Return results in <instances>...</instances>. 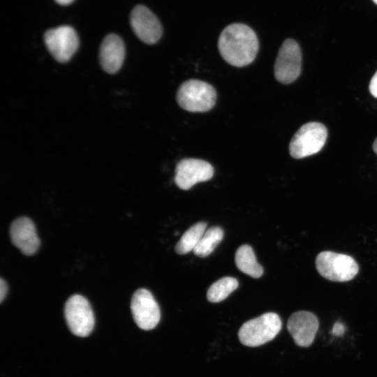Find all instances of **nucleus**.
Masks as SVG:
<instances>
[{
	"label": "nucleus",
	"mask_w": 377,
	"mask_h": 377,
	"mask_svg": "<svg viewBox=\"0 0 377 377\" xmlns=\"http://www.w3.org/2000/svg\"><path fill=\"white\" fill-rule=\"evenodd\" d=\"M218 48L227 63L236 67H243L255 59L259 42L251 27L242 23H233L228 25L221 33Z\"/></svg>",
	"instance_id": "f257e3e1"
},
{
	"label": "nucleus",
	"mask_w": 377,
	"mask_h": 377,
	"mask_svg": "<svg viewBox=\"0 0 377 377\" xmlns=\"http://www.w3.org/2000/svg\"><path fill=\"white\" fill-rule=\"evenodd\" d=\"M216 92L209 83L191 79L183 82L177 93L178 105L192 112H204L215 105Z\"/></svg>",
	"instance_id": "f03ea898"
},
{
	"label": "nucleus",
	"mask_w": 377,
	"mask_h": 377,
	"mask_svg": "<svg viewBox=\"0 0 377 377\" xmlns=\"http://www.w3.org/2000/svg\"><path fill=\"white\" fill-rule=\"evenodd\" d=\"M281 326V320L276 313H265L244 323L239 330V339L246 346H259L272 340Z\"/></svg>",
	"instance_id": "7ed1b4c3"
},
{
	"label": "nucleus",
	"mask_w": 377,
	"mask_h": 377,
	"mask_svg": "<svg viewBox=\"0 0 377 377\" xmlns=\"http://www.w3.org/2000/svg\"><path fill=\"white\" fill-rule=\"evenodd\" d=\"M316 267L323 278L338 282L353 279L359 270L357 263L351 256L329 251L318 254Z\"/></svg>",
	"instance_id": "20e7f679"
},
{
	"label": "nucleus",
	"mask_w": 377,
	"mask_h": 377,
	"mask_svg": "<svg viewBox=\"0 0 377 377\" xmlns=\"http://www.w3.org/2000/svg\"><path fill=\"white\" fill-rule=\"evenodd\" d=\"M327 137L326 127L319 122L302 125L295 133L289 144V152L294 158H302L320 151Z\"/></svg>",
	"instance_id": "39448f33"
},
{
	"label": "nucleus",
	"mask_w": 377,
	"mask_h": 377,
	"mask_svg": "<svg viewBox=\"0 0 377 377\" xmlns=\"http://www.w3.org/2000/svg\"><path fill=\"white\" fill-rule=\"evenodd\" d=\"M64 316L71 332L80 337L89 335L94 326V315L89 301L80 295H73L66 301Z\"/></svg>",
	"instance_id": "423d86ee"
},
{
	"label": "nucleus",
	"mask_w": 377,
	"mask_h": 377,
	"mask_svg": "<svg viewBox=\"0 0 377 377\" xmlns=\"http://www.w3.org/2000/svg\"><path fill=\"white\" fill-rule=\"evenodd\" d=\"M302 69V52L299 44L293 39L285 40L279 50L274 66L275 78L288 84L297 79Z\"/></svg>",
	"instance_id": "0eeeda50"
},
{
	"label": "nucleus",
	"mask_w": 377,
	"mask_h": 377,
	"mask_svg": "<svg viewBox=\"0 0 377 377\" xmlns=\"http://www.w3.org/2000/svg\"><path fill=\"white\" fill-rule=\"evenodd\" d=\"M44 41L50 54L60 63L68 61L79 46V39L75 29L67 25L47 30Z\"/></svg>",
	"instance_id": "6e6552de"
},
{
	"label": "nucleus",
	"mask_w": 377,
	"mask_h": 377,
	"mask_svg": "<svg viewBox=\"0 0 377 377\" xmlns=\"http://www.w3.org/2000/svg\"><path fill=\"white\" fill-rule=\"evenodd\" d=\"M131 309L134 321L142 330H152L160 320L159 306L151 293L145 288H140L133 293Z\"/></svg>",
	"instance_id": "1a4fd4ad"
},
{
	"label": "nucleus",
	"mask_w": 377,
	"mask_h": 377,
	"mask_svg": "<svg viewBox=\"0 0 377 377\" xmlns=\"http://www.w3.org/2000/svg\"><path fill=\"white\" fill-rule=\"evenodd\" d=\"M214 175L212 165L198 158H184L176 166L175 182L183 190L191 188L194 184L209 180Z\"/></svg>",
	"instance_id": "9d476101"
},
{
	"label": "nucleus",
	"mask_w": 377,
	"mask_h": 377,
	"mask_svg": "<svg viewBox=\"0 0 377 377\" xmlns=\"http://www.w3.org/2000/svg\"><path fill=\"white\" fill-rule=\"evenodd\" d=\"M130 22L135 34L145 43L154 44L161 37L163 29L159 20L145 6L138 5L133 9Z\"/></svg>",
	"instance_id": "9b49d317"
},
{
	"label": "nucleus",
	"mask_w": 377,
	"mask_h": 377,
	"mask_svg": "<svg viewBox=\"0 0 377 377\" xmlns=\"http://www.w3.org/2000/svg\"><path fill=\"white\" fill-rule=\"evenodd\" d=\"M318 320L311 312L297 311L288 320L287 329L295 343L301 347H309L313 343L318 330Z\"/></svg>",
	"instance_id": "f8f14e48"
},
{
	"label": "nucleus",
	"mask_w": 377,
	"mask_h": 377,
	"mask_svg": "<svg viewBox=\"0 0 377 377\" xmlns=\"http://www.w3.org/2000/svg\"><path fill=\"white\" fill-rule=\"evenodd\" d=\"M10 240L26 256H32L40 246V239L33 221L28 217L15 219L10 228Z\"/></svg>",
	"instance_id": "ddd939ff"
},
{
	"label": "nucleus",
	"mask_w": 377,
	"mask_h": 377,
	"mask_svg": "<svg viewBox=\"0 0 377 377\" xmlns=\"http://www.w3.org/2000/svg\"><path fill=\"white\" fill-rule=\"evenodd\" d=\"M125 57V46L122 39L116 34L107 35L102 41L99 60L103 69L110 74L117 73L122 66Z\"/></svg>",
	"instance_id": "4468645a"
},
{
	"label": "nucleus",
	"mask_w": 377,
	"mask_h": 377,
	"mask_svg": "<svg viewBox=\"0 0 377 377\" xmlns=\"http://www.w3.org/2000/svg\"><path fill=\"white\" fill-rule=\"evenodd\" d=\"M235 263L237 268L253 278H260L263 269L258 263L253 249L246 244L239 246L235 253Z\"/></svg>",
	"instance_id": "2eb2a0df"
},
{
	"label": "nucleus",
	"mask_w": 377,
	"mask_h": 377,
	"mask_svg": "<svg viewBox=\"0 0 377 377\" xmlns=\"http://www.w3.org/2000/svg\"><path fill=\"white\" fill-rule=\"evenodd\" d=\"M206 228L207 223L202 221L191 226L177 243L175 252L184 255L193 251L205 232Z\"/></svg>",
	"instance_id": "dca6fc26"
},
{
	"label": "nucleus",
	"mask_w": 377,
	"mask_h": 377,
	"mask_svg": "<svg viewBox=\"0 0 377 377\" xmlns=\"http://www.w3.org/2000/svg\"><path fill=\"white\" fill-rule=\"evenodd\" d=\"M223 237V231L219 226L209 228L193 249L195 255L205 258L211 254Z\"/></svg>",
	"instance_id": "f3484780"
},
{
	"label": "nucleus",
	"mask_w": 377,
	"mask_h": 377,
	"mask_svg": "<svg viewBox=\"0 0 377 377\" xmlns=\"http://www.w3.org/2000/svg\"><path fill=\"white\" fill-rule=\"evenodd\" d=\"M238 287L235 278L226 276L214 282L208 289L207 298L211 302H219L225 300Z\"/></svg>",
	"instance_id": "a211bd4d"
},
{
	"label": "nucleus",
	"mask_w": 377,
	"mask_h": 377,
	"mask_svg": "<svg viewBox=\"0 0 377 377\" xmlns=\"http://www.w3.org/2000/svg\"><path fill=\"white\" fill-rule=\"evenodd\" d=\"M369 91L371 94L377 98V71L374 73L369 83Z\"/></svg>",
	"instance_id": "6ab92c4d"
},
{
	"label": "nucleus",
	"mask_w": 377,
	"mask_h": 377,
	"mask_svg": "<svg viewBox=\"0 0 377 377\" xmlns=\"http://www.w3.org/2000/svg\"><path fill=\"white\" fill-rule=\"evenodd\" d=\"M8 292V286L6 282L1 278L0 279V302H2L5 299Z\"/></svg>",
	"instance_id": "aec40b11"
},
{
	"label": "nucleus",
	"mask_w": 377,
	"mask_h": 377,
	"mask_svg": "<svg viewBox=\"0 0 377 377\" xmlns=\"http://www.w3.org/2000/svg\"><path fill=\"white\" fill-rule=\"evenodd\" d=\"M343 330L344 327L343 325L340 323H337L333 327L332 332H334L335 334L340 335L342 332H343Z\"/></svg>",
	"instance_id": "412c9836"
},
{
	"label": "nucleus",
	"mask_w": 377,
	"mask_h": 377,
	"mask_svg": "<svg viewBox=\"0 0 377 377\" xmlns=\"http://www.w3.org/2000/svg\"><path fill=\"white\" fill-rule=\"evenodd\" d=\"M74 0H55L57 3L62 6H66L71 3Z\"/></svg>",
	"instance_id": "4be33fe9"
},
{
	"label": "nucleus",
	"mask_w": 377,
	"mask_h": 377,
	"mask_svg": "<svg viewBox=\"0 0 377 377\" xmlns=\"http://www.w3.org/2000/svg\"><path fill=\"white\" fill-rule=\"evenodd\" d=\"M373 150L377 155V138H376V140H374L373 143Z\"/></svg>",
	"instance_id": "5701e85b"
},
{
	"label": "nucleus",
	"mask_w": 377,
	"mask_h": 377,
	"mask_svg": "<svg viewBox=\"0 0 377 377\" xmlns=\"http://www.w3.org/2000/svg\"><path fill=\"white\" fill-rule=\"evenodd\" d=\"M373 1H374L376 4H377V0H373Z\"/></svg>",
	"instance_id": "b1692460"
}]
</instances>
